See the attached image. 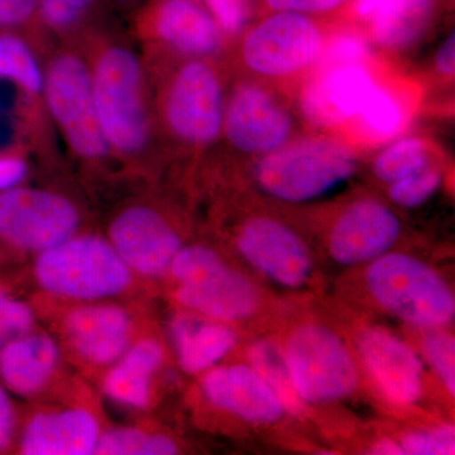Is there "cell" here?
<instances>
[{
	"mask_svg": "<svg viewBox=\"0 0 455 455\" xmlns=\"http://www.w3.org/2000/svg\"><path fill=\"white\" fill-rule=\"evenodd\" d=\"M36 277L47 291L77 300L118 295L131 283V269L113 245L94 238H68L42 251Z\"/></svg>",
	"mask_w": 455,
	"mask_h": 455,
	"instance_id": "6da1fadb",
	"label": "cell"
},
{
	"mask_svg": "<svg viewBox=\"0 0 455 455\" xmlns=\"http://www.w3.org/2000/svg\"><path fill=\"white\" fill-rule=\"evenodd\" d=\"M366 280L376 300L406 322L442 326L454 319L453 293L420 260L405 254H387L371 265Z\"/></svg>",
	"mask_w": 455,
	"mask_h": 455,
	"instance_id": "7a4b0ae2",
	"label": "cell"
},
{
	"mask_svg": "<svg viewBox=\"0 0 455 455\" xmlns=\"http://www.w3.org/2000/svg\"><path fill=\"white\" fill-rule=\"evenodd\" d=\"M170 267L180 283L176 299L188 309L224 322L243 319L256 310L259 295L253 284L209 248L180 250Z\"/></svg>",
	"mask_w": 455,
	"mask_h": 455,
	"instance_id": "3957f363",
	"label": "cell"
},
{
	"mask_svg": "<svg viewBox=\"0 0 455 455\" xmlns=\"http://www.w3.org/2000/svg\"><path fill=\"white\" fill-rule=\"evenodd\" d=\"M355 158L340 143L307 140L274 152L257 166L260 187L289 202H305L328 193L349 178Z\"/></svg>",
	"mask_w": 455,
	"mask_h": 455,
	"instance_id": "277c9868",
	"label": "cell"
},
{
	"mask_svg": "<svg viewBox=\"0 0 455 455\" xmlns=\"http://www.w3.org/2000/svg\"><path fill=\"white\" fill-rule=\"evenodd\" d=\"M292 385L302 401L331 403L349 396L358 386L357 367L348 349L329 329L304 325L284 350Z\"/></svg>",
	"mask_w": 455,
	"mask_h": 455,
	"instance_id": "5b68a950",
	"label": "cell"
},
{
	"mask_svg": "<svg viewBox=\"0 0 455 455\" xmlns=\"http://www.w3.org/2000/svg\"><path fill=\"white\" fill-rule=\"evenodd\" d=\"M142 76L130 51L112 49L99 60L92 92L101 130L109 143L123 152H136L147 139L142 101Z\"/></svg>",
	"mask_w": 455,
	"mask_h": 455,
	"instance_id": "8992f818",
	"label": "cell"
},
{
	"mask_svg": "<svg viewBox=\"0 0 455 455\" xmlns=\"http://www.w3.org/2000/svg\"><path fill=\"white\" fill-rule=\"evenodd\" d=\"M47 104L68 143L80 156H104L109 143L95 107L92 80L77 57L65 55L51 64L44 82Z\"/></svg>",
	"mask_w": 455,
	"mask_h": 455,
	"instance_id": "52a82bcc",
	"label": "cell"
},
{
	"mask_svg": "<svg viewBox=\"0 0 455 455\" xmlns=\"http://www.w3.org/2000/svg\"><path fill=\"white\" fill-rule=\"evenodd\" d=\"M79 214L65 197L35 188L0 191V238L14 247L46 251L71 238Z\"/></svg>",
	"mask_w": 455,
	"mask_h": 455,
	"instance_id": "ba28073f",
	"label": "cell"
},
{
	"mask_svg": "<svg viewBox=\"0 0 455 455\" xmlns=\"http://www.w3.org/2000/svg\"><path fill=\"white\" fill-rule=\"evenodd\" d=\"M320 47L319 29L309 18L280 12L250 32L243 56L257 73L278 76L309 65L319 55Z\"/></svg>",
	"mask_w": 455,
	"mask_h": 455,
	"instance_id": "9c48e42d",
	"label": "cell"
},
{
	"mask_svg": "<svg viewBox=\"0 0 455 455\" xmlns=\"http://www.w3.org/2000/svg\"><path fill=\"white\" fill-rule=\"evenodd\" d=\"M167 119L173 132L193 143L211 142L221 125V92L208 66L193 62L180 71L170 90Z\"/></svg>",
	"mask_w": 455,
	"mask_h": 455,
	"instance_id": "30bf717a",
	"label": "cell"
},
{
	"mask_svg": "<svg viewBox=\"0 0 455 455\" xmlns=\"http://www.w3.org/2000/svg\"><path fill=\"white\" fill-rule=\"evenodd\" d=\"M110 239L123 262L146 276L164 274L181 250L169 224L145 206L123 212L110 227Z\"/></svg>",
	"mask_w": 455,
	"mask_h": 455,
	"instance_id": "8fae6325",
	"label": "cell"
},
{
	"mask_svg": "<svg viewBox=\"0 0 455 455\" xmlns=\"http://www.w3.org/2000/svg\"><path fill=\"white\" fill-rule=\"evenodd\" d=\"M245 259L283 286L299 287L310 276L311 259L298 235L271 220H251L238 238Z\"/></svg>",
	"mask_w": 455,
	"mask_h": 455,
	"instance_id": "7c38bea8",
	"label": "cell"
},
{
	"mask_svg": "<svg viewBox=\"0 0 455 455\" xmlns=\"http://www.w3.org/2000/svg\"><path fill=\"white\" fill-rule=\"evenodd\" d=\"M358 350L379 390L394 403L407 405L421 394V363L414 350L381 328L364 331Z\"/></svg>",
	"mask_w": 455,
	"mask_h": 455,
	"instance_id": "4fadbf2b",
	"label": "cell"
},
{
	"mask_svg": "<svg viewBox=\"0 0 455 455\" xmlns=\"http://www.w3.org/2000/svg\"><path fill=\"white\" fill-rule=\"evenodd\" d=\"M400 223L382 204L362 200L335 224L331 253L341 265H357L382 256L396 242Z\"/></svg>",
	"mask_w": 455,
	"mask_h": 455,
	"instance_id": "5bb4252c",
	"label": "cell"
},
{
	"mask_svg": "<svg viewBox=\"0 0 455 455\" xmlns=\"http://www.w3.org/2000/svg\"><path fill=\"white\" fill-rule=\"evenodd\" d=\"M226 131L236 148L259 154L283 145L290 133V119L265 92L247 86L230 101Z\"/></svg>",
	"mask_w": 455,
	"mask_h": 455,
	"instance_id": "9a60e30c",
	"label": "cell"
},
{
	"mask_svg": "<svg viewBox=\"0 0 455 455\" xmlns=\"http://www.w3.org/2000/svg\"><path fill=\"white\" fill-rule=\"evenodd\" d=\"M374 86L370 75L359 65L328 68L305 90L302 110L314 124L339 125L358 116Z\"/></svg>",
	"mask_w": 455,
	"mask_h": 455,
	"instance_id": "2e32d148",
	"label": "cell"
},
{
	"mask_svg": "<svg viewBox=\"0 0 455 455\" xmlns=\"http://www.w3.org/2000/svg\"><path fill=\"white\" fill-rule=\"evenodd\" d=\"M203 388L215 406L253 423H274L283 412V403L267 383L253 368L242 364L211 371Z\"/></svg>",
	"mask_w": 455,
	"mask_h": 455,
	"instance_id": "e0dca14e",
	"label": "cell"
},
{
	"mask_svg": "<svg viewBox=\"0 0 455 455\" xmlns=\"http://www.w3.org/2000/svg\"><path fill=\"white\" fill-rule=\"evenodd\" d=\"M65 328L74 348L92 363L118 361L130 346L131 317L114 305L75 309L66 317Z\"/></svg>",
	"mask_w": 455,
	"mask_h": 455,
	"instance_id": "ac0fdd59",
	"label": "cell"
},
{
	"mask_svg": "<svg viewBox=\"0 0 455 455\" xmlns=\"http://www.w3.org/2000/svg\"><path fill=\"white\" fill-rule=\"evenodd\" d=\"M97 419L83 409L38 414L31 419L20 439L27 455H88L97 449Z\"/></svg>",
	"mask_w": 455,
	"mask_h": 455,
	"instance_id": "d6986e66",
	"label": "cell"
},
{
	"mask_svg": "<svg viewBox=\"0 0 455 455\" xmlns=\"http://www.w3.org/2000/svg\"><path fill=\"white\" fill-rule=\"evenodd\" d=\"M59 362V348L49 335L26 334L0 349V379L20 396L36 394L49 382Z\"/></svg>",
	"mask_w": 455,
	"mask_h": 455,
	"instance_id": "ffe728a7",
	"label": "cell"
},
{
	"mask_svg": "<svg viewBox=\"0 0 455 455\" xmlns=\"http://www.w3.org/2000/svg\"><path fill=\"white\" fill-rule=\"evenodd\" d=\"M164 361V350L157 341L140 340L125 350L121 361L104 379V392L116 403L145 409L151 400L152 376Z\"/></svg>",
	"mask_w": 455,
	"mask_h": 455,
	"instance_id": "44dd1931",
	"label": "cell"
},
{
	"mask_svg": "<svg viewBox=\"0 0 455 455\" xmlns=\"http://www.w3.org/2000/svg\"><path fill=\"white\" fill-rule=\"evenodd\" d=\"M155 20L158 35L181 52L208 55L220 44L217 26L194 0H163Z\"/></svg>",
	"mask_w": 455,
	"mask_h": 455,
	"instance_id": "7402d4cb",
	"label": "cell"
},
{
	"mask_svg": "<svg viewBox=\"0 0 455 455\" xmlns=\"http://www.w3.org/2000/svg\"><path fill=\"white\" fill-rule=\"evenodd\" d=\"M355 13L372 23L374 38L387 47H403L419 37L431 11V0H355Z\"/></svg>",
	"mask_w": 455,
	"mask_h": 455,
	"instance_id": "603a6c76",
	"label": "cell"
},
{
	"mask_svg": "<svg viewBox=\"0 0 455 455\" xmlns=\"http://www.w3.org/2000/svg\"><path fill=\"white\" fill-rule=\"evenodd\" d=\"M171 331L180 364L188 373L208 370L227 355L236 341L228 326L193 316L176 317Z\"/></svg>",
	"mask_w": 455,
	"mask_h": 455,
	"instance_id": "cb8c5ba5",
	"label": "cell"
},
{
	"mask_svg": "<svg viewBox=\"0 0 455 455\" xmlns=\"http://www.w3.org/2000/svg\"><path fill=\"white\" fill-rule=\"evenodd\" d=\"M248 357L253 370L281 401L283 410L298 414L302 400L293 387L283 350L274 341L260 340L251 347Z\"/></svg>",
	"mask_w": 455,
	"mask_h": 455,
	"instance_id": "d4e9b609",
	"label": "cell"
},
{
	"mask_svg": "<svg viewBox=\"0 0 455 455\" xmlns=\"http://www.w3.org/2000/svg\"><path fill=\"white\" fill-rule=\"evenodd\" d=\"M0 79H8L31 94L44 86L40 68L28 46L8 33H0Z\"/></svg>",
	"mask_w": 455,
	"mask_h": 455,
	"instance_id": "484cf974",
	"label": "cell"
},
{
	"mask_svg": "<svg viewBox=\"0 0 455 455\" xmlns=\"http://www.w3.org/2000/svg\"><path fill=\"white\" fill-rule=\"evenodd\" d=\"M178 451L175 443L157 434L140 430H110L99 436L94 454L169 455Z\"/></svg>",
	"mask_w": 455,
	"mask_h": 455,
	"instance_id": "4316f807",
	"label": "cell"
},
{
	"mask_svg": "<svg viewBox=\"0 0 455 455\" xmlns=\"http://www.w3.org/2000/svg\"><path fill=\"white\" fill-rule=\"evenodd\" d=\"M427 151L419 140H403L377 157L374 172L383 181L395 182L427 169Z\"/></svg>",
	"mask_w": 455,
	"mask_h": 455,
	"instance_id": "83f0119b",
	"label": "cell"
},
{
	"mask_svg": "<svg viewBox=\"0 0 455 455\" xmlns=\"http://www.w3.org/2000/svg\"><path fill=\"white\" fill-rule=\"evenodd\" d=\"M364 128L376 139H391L403 127V112L394 98L385 90L374 86L359 112Z\"/></svg>",
	"mask_w": 455,
	"mask_h": 455,
	"instance_id": "f1b7e54d",
	"label": "cell"
},
{
	"mask_svg": "<svg viewBox=\"0 0 455 455\" xmlns=\"http://www.w3.org/2000/svg\"><path fill=\"white\" fill-rule=\"evenodd\" d=\"M33 323L31 307L0 287V349L9 341L28 334Z\"/></svg>",
	"mask_w": 455,
	"mask_h": 455,
	"instance_id": "f546056e",
	"label": "cell"
},
{
	"mask_svg": "<svg viewBox=\"0 0 455 455\" xmlns=\"http://www.w3.org/2000/svg\"><path fill=\"white\" fill-rule=\"evenodd\" d=\"M440 180L442 178L438 171L425 169L409 178L392 182L391 199L405 208H415L427 202L435 193Z\"/></svg>",
	"mask_w": 455,
	"mask_h": 455,
	"instance_id": "4dcf8cb0",
	"label": "cell"
},
{
	"mask_svg": "<svg viewBox=\"0 0 455 455\" xmlns=\"http://www.w3.org/2000/svg\"><path fill=\"white\" fill-rule=\"evenodd\" d=\"M424 352L440 379L455 394V343L451 335L431 333L425 338Z\"/></svg>",
	"mask_w": 455,
	"mask_h": 455,
	"instance_id": "1f68e13d",
	"label": "cell"
},
{
	"mask_svg": "<svg viewBox=\"0 0 455 455\" xmlns=\"http://www.w3.org/2000/svg\"><path fill=\"white\" fill-rule=\"evenodd\" d=\"M406 454L449 455L454 454L455 433L453 427H442L427 433L409 434L403 442Z\"/></svg>",
	"mask_w": 455,
	"mask_h": 455,
	"instance_id": "d6a6232c",
	"label": "cell"
},
{
	"mask_svg": "<svg viewBox=\"0 0 455 455\" xmlns=\"http://www.w3.org/2000/svg\"><path fill=\"white\" fill-rule=\"evenodd\" d=\"M367 56L366 42L355 33H343L326 46L323 53V65L328 68L359 65Z\"/></svg>",
	"mask_w": 455,
	"mask_h": 455,
	"instance_id": "836d02e7",
	"label": "cell"
},
{
	"mask_svg": "<svg viewBox=\"0 0 455 455\" xmlns=\"http://www.w3.org/2000/svg\"><path fill=\"white\" fill-rule=\"evenodd\" d=\"M94 0H38V11L55 28L74 25L86 13Z\"/></svg>",
	"mask_w": 455,
	"mask_h": 455,
	"instance_id": "e575fe53",
	"label": "cell"
},
{
	"mask_svg": "<svg viewBox=\"0 0 455 455\" xmlns=\"http://www.w3.org/2000/svg\"><path fill=\"white\" fill-rule=\"evenodd\" d=\"M215 20L227 32H236L243 27L247 9L244 0H204Z\"/></svg>",
	"mask_w": 455,
	"mask_h": 455,
	"instance_id": "d590c367",
	"label": "cell"
},
{
	"mask_svg": "<svg viewBox=\"0 0 455 455\" xmlns=\"http://www.w3.org/2000/svg\"><path fill=\"white\" fill-rule=\"evenodd\" d=\"M38 11V0H0V29L26 23Z\"/></svg>",
	"mask_w": 455,
	"mask_h": 455,
	"instance_id": "8d00e7d4",
	"label": "cell"
},
{
	"mask_svg": "<svg viewBox=\"0 0 455 455\" xmlns=\"http://www.w3.org/2000/svg\"><path fill=\"white\" fill-rule=\"evenodd\" d=\"M344 0H266L269 8L290 13H319L339 7Z\"/></svg>",
	"mask_w": 455,
	"mask_h": 455,
	"instance_id": "74e56055",
	"label": "cell"
},
{
	"mask_svg": "<svg viewBox=\"0 0 455 455\" xmlns=\"http://www.w3.org/2000/svg\"><path fill=\"white\" fill-rule=\"evenodd\" d=\"M27 175V164L13 156L0 155V191L16 188Z\"/></svg>",
	"mask_w": 455,
	"mask_h": 455,
	"instance_id": "f35d334b",
	"label": "cell"
},
{
	"mask_svg": "<svg viewBox=\"0 0 455 455\" xmlns=\"http://www.w3.org/2000/svg\"><path fill=\"white\" fill-rule=\"evenodd\" d=\"M16 418L7 391L0 385V453L7 451L13 439Z\"/></svg>",
	"mask_w": 455,
	"mask_h": 455,
	"instance_id": "ab89813d",
	"label": "cell"
},
{
	"mask_svg": "<svg viewBox=\"0 0 455 455\" xmlns=\"http://www.w3.org/2000/svg\"><path fill=\"white\" fill-rule=\"evenodd\" d=\"M436 68L439 73L451 76L455 70V36H449L448 40L440 47L436 56Z\"/></svg>",
	"mask_w": 455,
	"mask_h": 455,
	"instance_id": "60d3db41",
	"label": "cell"
},
{
	"mask_svg": "<svg viewBox=\"0 0 455 455\" xmlns=\"http://www.w3.org/2000/svg\"><path fill=\"white\" fill-rule=\"evenodd\" d=\"M371 453L379 455L406 454L403 445L397 444L394 440H382V442L377 443Z\"/></svg>",
	"mask_w": 455,
	"mask_h": 455,
	"instance_id": "b9f144b4",
	"label": "cell"
}]
</instances>
